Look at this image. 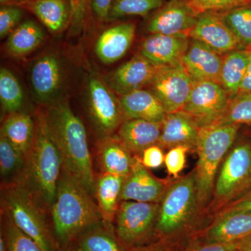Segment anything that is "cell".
I'll return each mask as SVG.
<instances>
[{
	"instance_id": "46",
	"label": "cell",
	"mask_w": 251,
	"mask_h": 251,
	"mask_svg": "<svg viewBox=\"0 0 251 251\" xmlns=\"http://www.w3.org/2000/svg\"><path fill=\"white\" fill-rule=\"evenodd\" d=\"M134 251H168L166 247L162 244H154L146 247H140Z\"/></svg>"
},
{
	"instance_id": "47",
	"label": "cell",
	"mask_w": 251,
	"mask_h": 251,
	"mask_svg": "<svg viewBox=\"0 0 251 251\" xmlns=\"http://www.w3.org/2000/svg\"><path fill=\"white\" fill-rule=\"evenodd\" d=\"M58 251H85L75 242H72L59 247Z\"/></svg>"
},
{
	"instance_id": "43",
	"label": "cell",
	"mask_w": 251,
	"mask_h": 251,
	"mask_svg": "<svg viewBox=\"0 0 251 251\" xmlns=\"http://www.w3.org/2000/svg\"><path fill=\"white\" fill-rule=\"evenodd\" d=\"M242 242L232 243L206 242L198 244L189 251H241Z\"/></svg>"
},
{
	"instance_id": "14",
	"label": "cell",
	"mask_w": 251,
	"mask_h": 251,
	"mask_svg": "<svg viewBox=\"0 0 251 251\" xmlns=\"http://www.w3.org/2000/svg\"><path fill=\"white\" fill-rule=\"evenodd\" d=\"M168 186L144 166L141 156L134 155L131 170L124 182L121 201L159 203Z\"/></svg>"
},
{
	"instance_id": "18",
	"label": "cell",
	"mask_w": 251,
	"mask_h": 251,
	"mask_svg": "<svg viewBox=\"0 0 251 251\" xmlns=\"http://www.w3.org/2000/svg\"><path fill=\"white\" fill-rule=\"evenodd\" d=\"M224 57L200 41L190 39L189 46L181 61L194 82H219Z\"/></svg>"
},
{
	"instance_id": "41",
	"label": "cell",
	"mask_w": 251,
	"mask_h": 251,
	"mask_svg": "<svg viewBox=\"0 0 251 251\" xmlns=\"http://www.w3.org/2000/svg\"><path fill=\"white\" fill-rule=\"evenodd\" d=\"M142 163L147 168H158L165 161V155L161 147L158 145H152L144 150L141 155Z\"/></svg>"
},
{
	"instance_id": "27",
	"label": "cell",
	"mask_w": 251,
	"mask_h": 251,
	"mask_svg": "<svg viewBox=\"0 0 251 251\" xmlns=\"http://www.w3.org/2000/svg\"><path fill=\"white\" fill-rule=\"evenodd\" d=\"M34 132L35 120L27 113L18 111L4 117L0 133L26 158L32 145Z\"/></svg>"
},
{
	"instance_id": "5",
	"label": "cell",
	"mask_w": 251,
	"mask_h": 251,
	"mask_svg": "<svg viewBox=\"0 0 251 251\" xmlns=\"http://www.w3.org/2000/svg\"><path fill=\"white\" fill-rule=\"evenodd\" d=\"M0 210L43 251H58L49 214L22 186L17 183L1 184Z\"/></svg>"
},
{
	"instance_id": "33",
	"label": "cell",
	"mask_w": 251,
	"mask_h": 251,
	"mask_svg": "<svg viewBox=\"0 0 251 251\" xmlns=\"http://www.w3.org/2000/svg\"><path fill=\"white\" fill-rule=\"evenodd\" d=\"M1 229L4 237L6 251H43L34 240L21 230L9 216L0 213Z\"/></svg>"
},
{
	"instance_id": "20",
	"label": "cell",
	"mask_w": 251,
	"mask_h": 251,
	"mask_svg": "<svg viewBox=\"0 0 251 251\" xmlns=\"http://www.w3.org/2000/svg\"><path fill=\"white\" fill-rule=\"evenodd\" d=\"M200 128L196 120L182 110L167 113L158 145L170 150L182 145L196 150Z\"/></svg>"
},
{
	"instance_id": "40",
	"label": "cell",
	"mask_w": 251,
	"mask_h": 251,
	"mask_svg": "<svg viewBox=\"0 0 251 251\" xmlns=\"http://www.w3.org/2000/svg\"><path fill=\"white\" fill-rule=\"evenodd\" d=\"M245 211H251V188L242 196L221 207L217 216Z\"/></svg>"
},
{
	"instance_id": "3",
	"label": "cell",
	"mask_w": 251,
	"mask_h": 251,
	"mask_svg": "<svg viewBox=\"0 0 251 251\" xmlns=\"http://www.w3.org/2000/svg\"><path fill=\"white\" fill-rule=\"evenodd\" d=\"M49 217L59 247L74 242L102 221L95 198L78 179L63 168Z\"/></svg>"
},
{
	"instance_id": "17",
	"label": "cell",
	"mask_w": 251,
	"mask_h": 251,
	"mask_svg": "<svg viewBox=\"0 0 251 251\" xmlns=\"http://www.w3.org/2000/svg\"><path fill=\"white\" fill-rule=\"evenodd\" d=\"M158 68L143 56L137 55L125 63L108 77V84L120 95L150 85Z\"/></svg>"
},
{
	"instance_id": "10",
	"label": "cell",
	"mask_w": 251,
	"mask_h": 251,
	"mask_svg": "<svg viewBox=\"0 0 251 251\" xmlns=\"http://www.w3.org/2000/svg\"><path fill=\"white\" fill-rule=\"evenodd\" d=\"M88 111L99 138L113 135L125 120L120 100L96 77L89 81Z\"/></svg>"
},
{
	"instance_id": "34",
	"label": "cell",
	"mask_w": 251,
	"mask_h": 251,
	"mask_svg": "<svg viewBox=\"0 0 251 251\" xmlns=\"http://www.w3.org/2000/svg\"><path fill=\"white\" fill-rule=\"evenodd\" d=\"M225 23L241 45L251 46V4L239 6L222 14Z\"/></svg>"
},
{
	"instance_id": "16",
	"label": "cell",
	"mask_w": 251,
	"mask_h": 251,
	"mask_svg": "<svg viewBox=\"0 0 251 251\" xmlns=\"http://www.w3.org/2000/svg\"><path fill=\"white\" fill-rule=\"evenodd\" d=\"M93 157L97 173H111L126 177L133 165V154L117 136L99 138Z\"/></svg>"
},
{
	"instance_id": "49",
	"label": "cell",
	"mask_w": 251,
	"mask_h": 251,
	"mask_svg": "<svg viewBox=\"0 0 251 251\" xmlns=\"http://www.w3.org/2000/svg\"><path fill=\"white\" fill-rule=\"evenodd\" d=\"M0 251H6V244L2 234L0 233Z\"/></svg>"
},
{
	"instance_id": "1",
	"label": "cell",
	"mask_w": 251,
	"mask_h": 251,
	"mask_svg": "<svg viewBox=\"0 0 251 251\" xmlns=\"http://www.w3.org/2000/svg\"><path fill=\"white\" fill-rule=\"evenodd\" d=\"M44 112L50 133L62 157V168L94 197L96 172L85 125L65 102L50 104Z\"/></svg>"
},
{
	"instance_id": "15",
	"label": "cell",
	"mask_w": 251,
	"mask_h": 251,
	"mask_svg": "<svg viewBox=\"0 0 251 251\" xmlns=\"http://www.w3.org/2000/svg\"><path fill=\"white\" fill-rule=\"evenodd\" d=\"M189 44L186 34H151L142 44L140 54L157 67L179 65Z\"/></svg>"
},
{
	"instance_id": "38",
	"label": "cell",
	"mask_w": 251,
	"mask_h": 251,
	"mask_svg": "<svg viewBox=\"0 0 251 251\" xmlns=\"http://www.w3.org/2000/svg\"><path fill=\"white\" fill-rule=\"evenodd\" d=\"M191 149L187 146H176L165 155V164L168 174L177 177L186 164V154Z\"/></svg>"
},
{
	"instance_id": "30",
	"label": "cell",
	"mask_w": 251,
	"mask_h": 251,
	"mask_svg": "<svg viewBox=\"0 0 251 251\" xmlns=\"http://www.w3.org/2000/svg\"><path fill=\"white\" fill-rule=\"evenodd\" d=\"M44 36V31L36 23L25 21L9 34L6 44V50L16 57L26 55L40 45Z\"/></svg>"
},
{
	"instance_id": "39",
	"label": "cell",
	"mask_w": 251,
	"mask_h": 251,
	"mask_svg": "<svg viewBox=\"0 0 251 251\" xmlns=\"http://www.w3.org/2000/svg\"><path fill=\"white\" fill-rule=\"evenodd\" d=\"M23 17V11L16 6H3L0 9V37L9 35Z\"/></svg>"
},
{
	"instance_id": "21",
	"label": "cell",
	"mask_w": 251,
	"mask_h": 251,
	"mask_svg": "<svg viewBox=\"0 0 251 251\" xmlns=\"http://www.w3.org/2000/svg\"><path fill=\"white\" fill-rule=\"evenodd\" d=\"M162 130V123L127 119L117 130V136L133 155L141 156L144 150L158 145Z\"/></svg>"
},
{
	"instance_id": "6",
	"label": "cell",
	"mask_w": 251,
	"mask_h": 251,
	"mask_svg": "<svg viewBox=\"0 0 251 251\" xmlns=\"http://www.w3.org/2000/svg\"><path fill=\"white\" fill-rule=\"evenodd\" d=\"M198 211L196 179L191 173L167 187L159 202L156 234L176 233L191 222Z\"/></svg>"
},
{
	"instance_id": "48",
	"label": "cell",
	"mask_w": 251,
	"mask_h": 251,
	"mask_svg": "<svg viewBox=\"0 0 251 251\" xmlns=\"http://www.w3.org/2000/svg\"><path fill=\"white\" fill-rule=\"evenodd\" d=\"M241 251H251V236L243 241Z\"/></svg>"
},
{
	"instance_id": "45",
	"label": "cell",
	"mask_w": 251,
	"mask_h": 251,
	"mask_svg": "<svg viewBox=\"0 0 251 251\" xmlns=\"http://www.w3.org/2000/svg\"><path fill=\"white\" fill-rule=\"evenodd\" d=\"M240 92H251V51L247 73L239 90V93Z\"/></svg>"
},
{
	"instance_id": "4",
	"label": "cell",
	"mask_w": 251,
	"mask_h": 251,
	"mask_svg": "<svg viewBox=\"0 0 251 251\" xmlns=\"http://www.w3.org/2000/svg\"><path fill=\"white\" fill-rule=\"evenodd\" d=\"M239 128L237 125H211L200 128L196 148L198 160L193 171L199 210L214 195L220 167L235 141Z\"/></svg>"
},
{
	"instance_id": "24",
	"label": "cell",
	"mask_w": 251,
	"mask_h": 251,
	"mask_svg": "<svg viewBox=\"0 0 251 251\" xmlns=\"http://www.w3.org/2000/svg\"><path fill=\"white\" fill-rule=\"evenodd\" d=\"M251 236V211L217 216L204 235V242H242Z\"/></svg>"
},
{
	"instance_id": "13",
	"label": "cell",
	"mask_w": 251,
	"mask_h": 251,
	"mask_svg": "<svg viewBox=\"0 0 251 251\" xmlns=\"http://www.w3.org/2000/svg\"><path fill=\"white\" fill-rule=\"evenodd\" d=\"M198 15L188 0H170L150 20L147 29L151 34L188 36Z\"/></svg>"
},
{
	"instance_id": "28",
	"label": "cell",
	"mask_w": 251,
	"mask_h": 251,
	"mask_svg": "<svg viewBox=\"0 0 251 251\" xmlns=\"http://www.w3.org/2000/svg\"><path fill=\"white\" fill-rule=\"evenodd\" d=\"M74 242L85 251H134L120 240L113 224L103 221L87 229Z\"/></svg>"
},
{
	"instance_id": "2",
	"label": "cell",
	"mask_w": 251,
	"mask_h": 251,
	"mask_svg": "<svg viewBox=\"0 0 251 251\" xmlns=\"http://www.w3.org/2000/svg\"><path fill=\"white\" fill-rule=\"evenodd\" d=\"M34 120L32 145L26 156L22 173L15 183L25 188L49 215L55 199L62 160L48 128L44 110L38 111Z\"/></svg>"
},
{
	"instance_id": "22",
	"label": "cell",
	"mask_w": 251,
	"mask_h": 251,
	"mask_svg": "<svg viewBox=\"0 0 251 251\" xmlns=\"http://www.w3.org/2000/svg\"><path fill=\"white\" fill-rule=\"evenodd\" d=\"M135 34V25L123 23L104 31L95 46L97 57L104 64H110L122 59L132 45Z\"/></svg>"
},
{
	"instance_id": "7",
	"label": "cell",
	"mask_w": 251,
	"mask_h": 251,
	"mask_svg": "<svg viewBox=\"0 0 251 251\" xmlns=\"http://www.w3.org/2000/svg\"><path fill=\"white\" fill-rule=\"evenodd\" d=\"M251 188V145L243 143L229 150L222 162L214 186V201L223 206Z\"/></svg>"
},
{
	"instance_id": "11",
	"label": "cell",
	"mask_w": 251,
	"mask_h": 251,
	"mask_svg": "<svg viewBox=\"0 0 251 251\" xmlns=\"http://www.w3.org/2000/svg\"><path fill=\"white\" fill-rule=\"evenodd\" d=\"M193 84L194 81L180 64L158 68L150 85L167 113H171L182 110Z\"/></svg>"
},
{
	"instance_id": "23",
	"label": "cell",
	"mask_w": 251,
	"mask_h": 251,
	"mask_svg": "<svg viewBox=\"0 0 251 251\" xmlns=\"http://www.w3.org/2000/svg\"><path fill=\"white\" fill-rule=\"evenodd\" d=\"M125 120L137 119L162 123L167 112L163 105L151 91L135 90L120 99Z\"/></svg>"
},
{
	"instance_id": "19",
	"label": "cell",
	"mask_w": 251,
	"mask_h": 251,
	"mask_svg": "<svg viewBox=\"0 0 251 251\" xmlns=\"http://www.w3.org/2000/svg\"><path fill=\"white\" fill-rule=\"evenodd\" d=\"M31 87L36 98L42 103H54L62 82L61 63L53 54H46L33 64L30 72Z\"/></svg>"
},
{
	"instance_id": "25",
	"label": "cell",
	"mask_w": 251,
	"mask_h": 251,
	"mask_svg": "<svg viewBox=\"0 0 251 251\" xmlns=\"http://www.w3.org/2000/svg\"><path fill=\"white\" fill-rule=\"evenodd\" d=\"M125 178L111 173L96 174L94 198L102 221L113 224L120 202Z\"/></svg>"
},
{
	"instance_id": "32",
	"label": "cell",
	"mask_w": 251,
	"mask_h": 251,
	"mask_svg": "<svg viewBox=\"0 0 251 251\" xmlns=\"http://www.w3.org/2000/svg\"><path fill=\"white\" fill-rule=\"evenodd\" d=\"M0 100L7 114L20 111L24 94L21 84L12 72L1 67L0 69Z\"/></svg>"
},
{
	"instance_id": "31",
	"label": "cell",
	"mask_w": 251,
	"mask_h": 251,
	"mask_svg": "<svg viewBox=\"0 0 251 251\" xmlns=\"http://www.w3.org/2000/svg\"><path fill=\"white\" fill-rule=\"evenodd\" d=\"M25 157L0 133V175L1 184L17 181L22 173Z\"/></svg>"
},
{
	"instance_id": "44",
	"label": "cell",
	"mask_w": 251,
	"mask_h": 251,
	"mask_svg": "<svg viewBox=\"0 0 251 251\" xmlns=\"http://www.w3.org/2000/svg\"><path fill=\"white\" fill-rule=\"evenodd\" d=\"M115 0H90V4L94 14L99 20L108 21L110 8Z\"/></svg>"
},
{
	"instance_id": "8",
	"label": "cell",
	"mask_w": 251,
	"mask_h": 251,
	"mask_svg": "<svg viewBox=\"0 0 251 251\" xmlns=\"http://www.w3.org/2000/svg\"><path fill=\"white\" fill-rule=\"evenodd\" d=\"M159 203L121 201L113 225L126 247L134 250L156 234Z\"/></svg>"
},
{
	"instance_id": "42",
	"label": "cell",
	"mask_w": 251,
	"mask_h": 251,
	"mask_svg": "<svg viewBox=\"0 0 251 251\" xmlns=\"http://www.w3.org/2000/svg\"><path fill=\"white\" fill-rule=\"evenodd\" d=\"M87 1V0H70V19L75 30H78L83 25Z\"/></svg>"
},
{
	"instance_id": "29",
	"label": "cell",
	"mask_w": 251,
	"mask_h": 251,
	"mask_svg": "<svg viewBox=\"0 0 251 251\" xmlns=\"http://www.w3.org/2000/svg\"><path fill=\"white\" fill-rule=\"evenodd\" d=\"M251 51L235 50L224 57L220 84L227 91L231 99L239 93L241 85L247 73Z\"/></svg>"
},
{
	"instance_id": "50",
	"label": "cell",
	"mask_w": 251,
	"mask_h": 251,
	"mask_svg": "<svg viewBox=\"0 0 251 251\" xmlns=\"http://www.w3.org/2000/svg\"><path fill=\"white\" fill-rule=\"evenodd\" d=\"M15 1V0H0V2H1V4H6V3L12 2V1Z\"/></svg>"
},
{
	"instance_id": "12",
	"label": "cell",
	"mask_w": 251,
	"mask_h": 251,
	"mask_svg": "<svg viewBox=\"0 0 251 251\" xmlns=\"http://www.w3.org/2000/svg\"><path fill=\"white\" fill-rule=\"evenodd\" d=\"M223 55L242 47L233 32L225 23L222 14L215 11L201 13L197 22L188 34Z\"/></svg>"
},
{
	"instance_id": "9",
	"label": "cell",
	"mask_w": 251,
	"mask_h": 251,
	"mask_svg": "<svg viewBox=\"0 0 251 251\" xmlns=\"http://www.w3.org/2000/svg\"><path fill=\"white\" fill-rule=\"evenodd\" d=\"M231 98L219 82H194L182 111L191 115L199 126L213 125L228 106Z\"/></svg>"
},
{
	"instance_id": "36",
	"label": "cell",
	"mask_w": 251,
	"mask_h": 251,
	"mask_svg": "<svg viewBox=\"0 0 251 251\" xmlns=\"http://www.w3.org/2000/svg\"><path fill=\"white\" fill-rule=\"evenodd\" d=\"M163 5V0H115L110 8L108 21L129 16H145Z\"/></svg>"
},
{
	"instance_id": "35",
	"label": "cell",
	"mask_w": 251,
	"mask_h": 251,
	"mask_svg": "<svg viewBox=\"0 0 251 251\" xmlns=\"http://www.w3.org/2000/svg\"><path fill=\"white\" fill-rule=\"evenodd\" d=\"M251 124V92H240L231 99L228 106L213 125Z\"/></svg>"
},
{
	"instance_id": "26",
	"label": "cell",
	"mask_w": 251,
	"mask_h": 251,
	"mask_svg": "<svg viewBox=\"0 0 251 251\" xmlns=\"http://www.w3.org/2000/svg\"><path fill=\"white\" fill-rule=\"evenodd\" d=\"M18 5L35 15L54 34L62 31L71 17L70 10L64 0H23Z\"/></svg>"
},
{
	"instance_id": "37",
	"label": "cell",
	"mask_w": 251,
	"mask_h": 251,
	"mask_svg": "<svg viewBox=\"0 0 251 251\" xmlns=\"http://www.w3.org/2000/svg\"><path fill=\"white\" fill-rule=\"evenodd\" d=\"M198 14L206 11H229V10L251 4V0H188Z\"/></svg>"
}]
</instances>
